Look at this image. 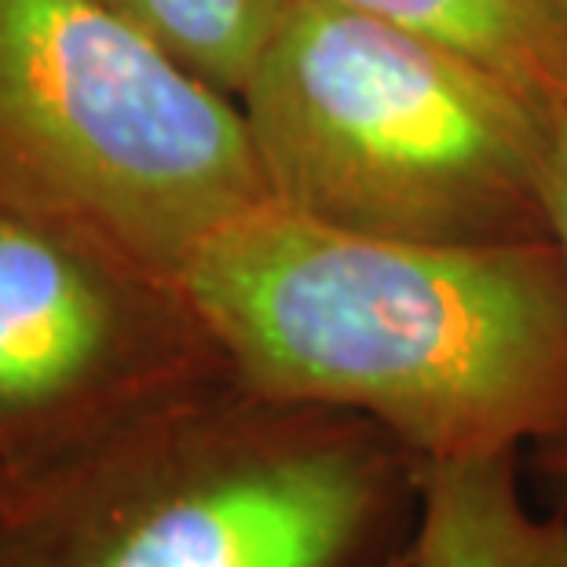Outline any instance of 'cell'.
I'll return each instance as SVG.
<instances>
[{
    "label": "cell",
    "instance_id": "6da1fadb",
    "mask_svg": "<svg viewBox=\"0 0 567 567\" xmlns=\"http://www.w3.org/2000/svg\"><path fill=\"white\" fill-rule=\"evenodd\" d=\"M176 289L243 389L370 417L421 465L567 432L553 238H381L271 198L205 238Z\"/></svg>",
    "mask_w": 567,
    "mask_h": 567
},
{
    "label": "cell",
    "instance_id": "7a4b0ae2",
    "mask_svg": "<svg viewBox=\"0 0 567 567\" xmlns=\"http://www.w3.org/2000/svg\"><path fill=\"white\" fill-rule=\"evenodd\" d=\"M421 462L370 417L235 378L136 421L0 509V567H392Z\"/></svg>",
    "mask_w": 567,
    "mask_h": 567
},
{
    "label": "cell",
    "instance_id": "3957f363",
    "mask_svg": "<svg viewBox=\"0 0 567 567\" xmlns=\"http://www.w3.org/2000/svg\"><path fill=\"white\" fill-rule=\"evenodd\" d=\"M243 114L271 198L359 235L549 238V111L473 59L337 0H293Z\"/></svg>",
    "mask_w": 567,
    "mask_h": 567
},
{
    "label": "cell",
    "instance_id": "277c9868",
    "mask_svg": "<svg viewBox=\"0 0 567 567\" xmlns=\"http://www.w3.org/2000/svg\"><path fill=\"white\" fill-rule=\"evenodd\" d=\"M271 202L243 103L95 0H0V205L176 289Z\"/></svg>",
    "mask_w": 567,
    "mask_h": 567
},
{
    "label": "cell",
    "instance_id": "5b68a950",
    "mask_svg": "<svg viewBox=\"0 0 567 567\" xmlns=\"http://www.w3.org/2000/svg\"><path fill=\"white\" fill-rule=\"evenodd\" d=\"M220 381L231 370L179 289L0 205V509Z\"/></svg>",
    "mask_w": 567,
    "mask_h": 567
},
{
    "label": "cell",
    "instance_id": "8992f818",
    "mask_svg": "<svg viewBox=\"0 0 567 567\" xmlns=\"http://www.w3.org/2000/svg\"><path fill=\"white\" fill-rule=\"evenodd\" d=\"M520 451L421 465L410 549L392 567H567V513L524 502Z\"/></svg>",
    "mask_w": 567,
    "mask_h": 567
},
{
    "label": "cell",
    "instance_id": "52a82bcc",
    "mask_svg": "<svg viewBox=\"0 0 567 567\" xmlns=\"http://www.w3.org/2000/svg\"><path fill=\"white\" fill-rule=\"evenodd\" d=\"M473 59L553 111L567 100V11L560 0H337Z\"/></svg>",
    "mask_w": 567,
    "mask_h": 567
},
{
    "label": "cell",
    "instance_id": "ba28073f",
    "mask_svg": "<svg viewBox=\"0 0 567 567\" xmlns=\"http://www.w3.org/2000/svg\"><path fill=\"white\" fill-rule=\"evenodd\" d=\"M227 95H243L293 0H95Z\"/></svg>",
    "mask_w": 567,
    "mask_h": 567
},
{
    "label": "cell",
    "instance_id": "9c48e42d",
    "mask_svg": "<svg viewBox=\"0 0 567 567\" xmlns=\"http://www.w3.org/2000/svg\"><path fill=\"white\" fill-rule=\"evenodd\" d=\"M546 213H549V238L560 246L567 264V100L549 111V151H546ZM542 454V473L553 487L549 509L567 513V432L546 446Z\"/></svg>",
    "mask_w": 567,
    "mask_h": 567
},
{
    "label": "cell",
    "instance_id": "30bf717a",
    "mask_svg": "<svg viewBox=\"0 0 567 567\" xmlns=\"http://www.w3.org/2000/svg\"><path fill=\"white\" fill-rule=\"evenodd\" d=\"M560 8H564V11H567V0H560Z\"/></svg>",
    "mask_w": 567,
    "mask_h": 567
}]
</instances>
